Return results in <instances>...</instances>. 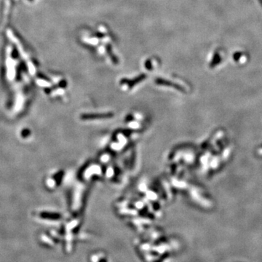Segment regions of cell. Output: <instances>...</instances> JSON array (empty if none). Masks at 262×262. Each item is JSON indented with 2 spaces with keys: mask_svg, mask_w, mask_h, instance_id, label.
I'll list each match as a JSON object with an SVG mask.
<instances>
[{
  "mask_svg": "<svg viewBox=\"0 0 262 262\" xmlns=\"http://www.w3.org/2000/svg\"><path fill=\"white\" fill-rule=\"evenodd\" d=\"M76 179L90 186L104 179V166L98 160H88L79 168Z\"/></svg>",
  "mask_w": 262,
  "mask_h": 262,
  "instance_id": "obj_1",
  "label": "cell"
},
{
  "mask_svg": "<svg viewBox=\"0 0 262 262\" xmlns=\"http://www.w3.org/2000/svg\"><path fill=\"white\" fill-rule=\"evenodd\" d=\"M135 134L127 128L116 130L109 138L106 149L115 155L123 154L133 146Z\"/></svg>",
  "mask_w": 262,
  "mask_h": 262,
  "instance_id": "obj_2",
  "label": "cell"
},
{
  "mask_svg": "<svg viewBox=\"0 0 262 262\" xmlns=\"http://www.w3.org/2000/svg\"><path fill=\"white\" fill-rule=\"evenodd\" d=\"M88 186V185L77 180L76 184L68 191L66 195L67 204L74 213L77 214L81 212L85 205L89 192Z\"/></svg>",
  "mask_w": 262,
  "mask_h": 262,
  "instance_id": "obj_3",
  "label": "cell"
},
{
  "mask_svg": "<svg viewBox=\"0 0 262 262\" xmlns=\"http://www.w3.org/2000/svg\"><path fill=\"white\" fill-rule=\"evenodd\" d=\"M124 124L125 128L136 134L146 130L149 125V119L144 112L132 111L125 116Z\"/></svg>",
  "mask_w": 262,
  "mask_h": 262,
  "instance_id": "obj_4",
  "label": "cell"
},
{
  "mask_svg": "<svg viewBox=\"0 0 262 262\" xmlns=\"http://www.w3.org/2000/svg\"><path fill=\"white\" fill-rule=\"evenodd\" d=\"M126 170L115 161L104 166V179L115 186H122L126 180Z\"/></svg>",
  "mask_w": 262,
  "mask_h": 262,
  "instance_id": "obj_5",
  "label": "cell"
},
{
  "mask_svg": "<svg viewBox=\"0 0 262 262\" xmlns=\"http://www.w3.org/2000/svg\"><path fill=\"white\" fill-rule=\"evenodd\" d=\"M123 155L124 157L120 164L127 173H130L134 172L136 170L138 162V155L136 149L131 146L128 150L123 153Z\"/></svg>",
  "mask_w": 262,
  "mask_h": 262,
  "instance_id": "obj_6",
  "label": "cell"
},
{
  "mask_svg": "<svg viewBox=\"0 0 262 262\" xmlns=\"http://www.w3.org/2000/svg\"><path fill=\"white\" fill-rule=\"evenodd\" d=\"M115 117L113 112H85L79 115V119L82 122H98L112 120Z\"/></svg>",
  "mask_w": 262,
  "mask_h": 262,
  "instance_id": "obj_7",
  "label": "cell"
},
{
  "mask_svg": "<svg viewBox=\"0 0 262 262\" xmlns=\"http://www.w3.org/2000/svg\"><path fill=\"white\" fill-rule=\"evenodd\" d=\"M64 175H65V172L63 170H60L57 171L56 173L52 175V180H53L54 183H55V186L56 187L59 186L63 182V180H64Z\"/></svg>",
  "mask_w": 262,
  "mask_h": 262,
  "instance_id": "obj_8",
  "label": "cell"
},
{
  "mask_svg": "<svg viewBox=\"0 0 262 262\" xmlns=\"http://www.w3.org/2000/svg\"><path fill=\"white\" fill-rule=\"evenodd\" d=\"M39 216L41 218H44V219H50V220H58L61 218V214L58 213H52V212H43L40 213Z\"/></svg>",
  "mask_w": 262,
  "mask_h": 262,
  "instance_id": "obj_9",
  "label": "cell"
},
{
  "mask_svg": "<svg viewBox=\"0 0 262 262\" xmlns=\"http://www.w3.org/2000/svg\"><path fill=\"white\" fill-rule=\"evenodd\" d=\"M144 79V77H137V78H135V79H132V80H122L121 81V84L122 85V84H126V86H127V89H130V88H132V87H133V86H135V84H138V82H140L141 81V80L142 79Z\"/></svg>",
  "mask_w": 262,
  "mask_h": 262,
  "instance_id": "obj_10",
  "label": "cell"
},
{
  "mask_svg": "<svg viewBox=\"0 0 262 262\" xmlns=\"http://www.w3.org/2000/svg\"><path fill=\"white\" fill-rule=\"evenodd\" d=\"M31 135V130L28 128H24L21 130V135L22 138H26L29 136H30Z\"/></svg>",
  "mask_w": 262,
  "mask_h": 262,
  "instance_id": "obj_11",
  "label": "cell"
}]
</instances>
